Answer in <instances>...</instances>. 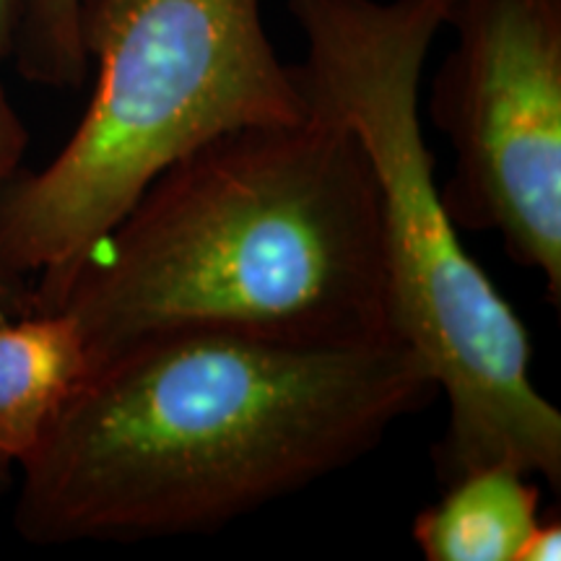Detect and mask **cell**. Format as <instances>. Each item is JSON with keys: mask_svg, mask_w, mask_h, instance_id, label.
Instances as JSON below:
<instances>
[{"mask_svg": "<svg viewBox=\"0 0 561 561\" xmlns=\"http://www.w3.org/2000/svg\"><path fill=\"white\" fill-rule=\"evenodd\" d=\"M437 396L401 339L149 335L91 367L21 462L13 528L34 546L221 530L362 460Z\"/></svg>", "mask_w": 561, "mask_h": 561, "instance_id": "6da1fadb", "label": "cell"}, {"mask_svg": "<svg viewBox=\"0 0 561 561\" xmlns=\"http://www.w3.org/2000/svg\"><path fill=\"white\" fill-rule=\"evenodd\" d=\"M53 310L79 322L89 369L170 331L398 339L367 153L312 107L221 133L153 178Z\"/></svg>", "mask_w": 561, "mask_h": 561, "instance_id": "7a4b0ae2", "label": "cell"}, {"mask_svg": "<svg viewBox=\"0 0 561 561\" xmlns=\"http://www.w3.org/2000/svg\"><path fill=\"white\" fill-rule=\"evenodd\" d=\"M450 0H289L312 110L346 125L371 167L392 331L447 398L442 486L510 466L561 486V413L530 377L520 314L462 248L434 178L421 81Z\"/></svg>", "mask_w": 561, "mask_h": 561, "instance_id": "3957f363", "label": "cell"}, {"mask_svg": "<svg viewBox=\"0 0 561 561\" xmlns=\"http://www.w3.org/2000/svg\"><path fill=\"white\" fill-rule=\"evenodd\" d=\"M263 5L81 0L94 94L58 157L0 195V268L34 278V310L58 305L89 252L187 151L227 130L310 115Z\"/></svg>", "mask_w": 561, "mask_h": 561, "instance_id": "277c9868", "label": "cell"}, {"mask_svg": "<svg viewBox=\"0 0 561 561\" xmlns=\"http://www.w3.org/2000/svg\"><path fill=\"white\" fill-rule=\"evenodd\" d=\"M424 104L453 144L439 193L458 231H494L561 299V0H450Z\"/></svg>", "mask_w": 561, "mask_h": 561, "instance_id": "5b68a950", "label": "cell"}, {"mask_svg": "<svg viewBox=\"0 0 561 561\" xmlns=\"http://www.w3.org/2000/svg\"><path fill=\"white\" fill-rule=\"evenodd\" d=\"M89 375L79 322L62 310L0 320V462L37 450Z\"/></svg>", "mask_w": 561, "mask_h": 561, "instance_id": "8992f818", "label": "cell"}, {"mask_svg": "<svg viewBox=\"0 0 561 561\" xmlns=\"http://www.w3.org/2000/svg\"><path fill=\"white\" fill-rule=\"evenodd\" d=\"M541 491L530 476L489 466L447 483L445 494L413 520L426 561H515L541 517Z\"/></svg>", "mask_w": 561, "mask_h": 561, "instance_id": "52a82bcc", "label": "cell"}, {"mask_svg": "<svg viewBox=\"0 0 561 561\" xmlns=\"http://www.w3.org/2000/svg\"><path fill=\"white\" fill-rule=\"evenodd\" d=\"M13 62L21 79L79 91L89 76L81 45V0H21Z\"/></svg>", "mask_w": 561, "mask_h": 561, "instance_id": "ba28073f", "label": "cell"}, {"mask_svg": "<svg viewBox=\"0 0 561 561\" xmlns=\"http://www.w3.org/2000/svg\"><path fill=\"white\" fill-rule=\"evenodd\" d=\"M26 146H30V130H26L24 121L19 117L3 83H0V195L19 174Z\"/></svg>", "mask_w": 561, "mask_h": 561, "instance_id": "9c48e42d", "label": "cell"}, {"mask_svg": "<svg viewBox=\"0 0 561 561\" xmlns=\"http://www.w3.org/2000/svg\"><path fill=\"white\" fill-rule=\"evenodd\" d=\"M32 310V280L0 268V320L16 318V314H26ZM11 471L13 468L0 462V491L11 486Z\"/></svg>", "mask_w": 561, "mask_h": 561, "instance_id": "30bf717a", "label": "cell"}, {"mask_svg": "<svg viewBox=\"0 0 561 561\" xmlns=\"http://www.w3.org/2000/svg\"><path fill=\"white\" fill-rule=\"evenodd\" d=\"M561 559V523L557 517H538L533 530L517 551L515 561H559Z\"/></svg>", "mask_w": 561, "mask_h": 561, "instance_id": "8fae6325", "label": "cell"}, {"mask_svg": "<svg viewBox=\"0 0 561 561\" xmlns=\"http://www.w3.org/2000/svg\"><path fill=\"white\" fill-rule=\"evenodd\" d=\"M21 0H0V66L13 55L19 32Z\"/></svg>", "mask_w": 561, "mask_h": 561, "instance_id": "7c38bea8", "label": "cell"}]
</instances>
